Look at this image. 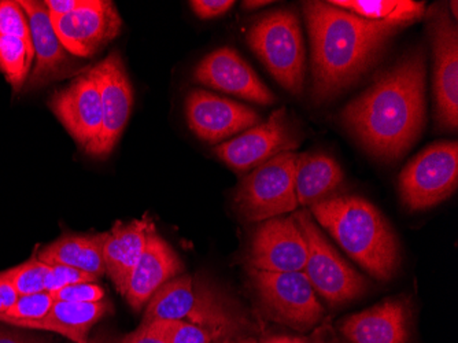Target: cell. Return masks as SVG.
<instances>
[{
  "label": "cell",
  "instance_id": "1",
  "mask_svg": "<svg viewBox=\"0 0 458 343\" xmlns=\"http://www.w3.org/2000/svg\"><path fill=\"white\" fill-rule=\"evenodd\" d=\"M426 74L423 51H411L344 106L342 123L368 153L394 161L418 141L426 123Z\"/></svg>",
  "mask_w": 458,
  "mask_h": 343
},
{
  "label": "cell",
  "instance_id": "2",
  "mask_svg": "<svg viewBox=\"0 0 458 343\" xmlns=\"http://www.w3.org/2000/svg\"><path fill=\"white\" fill-rule=\"evenodd\" d=\"M303 13L310 36L313 97L318 102L341 94L369 71L391 36L400 30L328 2H305Z\"/></svg>",
  "mask_w": 458,
  "mask_h": 343
},
{
  "label": "cell",
  "instance_id": "3",
  "mask_svg": "<svg viewBox=\"0 0 458 343\" xmlns=\"http://www.w3.org/2000/svg\"><path fill=\"white\" fill-rule=\"evenodd\" d=\"M310 213L373 278L390 280L397 273V235L377 206L357 195H335L311 205Z\"/></svg>",
  "mask_w": 458,
  "mask_h": 343
},
{
  "label": "cell",
  "instance_id": "4",
  "mask_svg": "<svg viewBox=\"0 0 458 343\" xmlns=\"http://www.w3.org/2000/svg\"><path fill=\"white\" fill-rule=\"evenodd\" d=\"M154 320H180L224 337L242 335L247 324L231 299L202 279L190 275L172 279L151 296L143 323Z\"/></svg>",
  "mask_w": 458,
  "mask_h": 343
},
{
  "label": "cell",
  "instance_id": "5",
  "mask_svg": "<svg viewBox=\"0 0 458 343\" xmlns=\"http://www.w3.org/2000/svg\"><path fill=\"white\" fill-rule=\"evenodd\" d=\"M247 43L283 89L302 94L306 56L295 13L277 10L259 18L250 30Z\"/></svg>",
  "mask_w": 458,
  "mask_h": 343
},
{
  "label": "cell",
  "instance_id": "6",
  "mask_svg": "<svg viewBox=\"0 0 458 343\" xmlns=\"http://www.w3.org/2000/svg\"><path fill=\"white\" fill-rule=\"evenodd\" d=\"M298 154L283 153L250 172L236 190L233 203L243 220L262 223L297 210L295 165Z\"/></svg>",
  "mask_w": 458,
  "mask_h": 343
},
{
  "label": "cell",
  "instance_id": "7",
  "mask_svg": "<svg viewBox=\"0 0 458 343\" xmlns=\"http://www.w3.org/2000/svg\"><path fill=\"white\" fill-rule=\"evenodd\" d=\"M308 246V260L303 272L311 287L320 294L329 305L349 303L367 293L369 283L364 276L352 270L316 226L310 211L293 214Z\"/></svg>",
  "mask_w": 458,
  "mask_h": 343
},
{
  "label": "cell",
  "instance_id": "8",
  "mask_svg": "<svg viewBox=\"0 0 458 343\" xmlns=\"http://www.w3.org/2000/svg\"><path fill=\"white\" fill-rule=\"evenodd\" d=\"M250 282L265 312L279 323L297 331H308L320 323L324 308L301 272H267L247 268Z\"/></svg>",
  "mask_w": 458,
  "mask_h": 343
},
{
  "label": "cell",
  "instance_id": "9",
  "mask_svg": "<svg viewBox=\"0 0 458 343\" xmlns=\"http://www.w3.org/2000/svg\"><path fill=\"white\" fill-rule=\"evenodd\" d=\"M398 185L409 210H424L444 202L457 190V141H437L424 149L403 167Z\"/></svg>",
  "mask_w": 458,
  "mask_h": 343
},
{
  "label": "cell",
  "instance_id": "10",
  "mask_svg": "<svg viewBox=\"0 0 458 343\" xmlns=\"http://www.w3.org/2000/svg\"><path fill=\"white\" fill-rule=\"evenodd\" d=\"M428 32L434 53L435 120L441 130L458 125V30L444 6L431 7Z\"/></svg>",
  "mask_w": 458,
  "mask_h": 343
},
{
  "label": "cell",
  "instance_id": "11",
  "mask_svg": "<svg viewBox=\"0 0 458 343\" xmlns=\"http://www.w3.org/2000/svg\"><path fill=\"white\" fill-rule=\"evenodd\" d=\"M102 102V128L97 141L86 150L94 157L109 156L120 141L133 106V91L123 59L117 51L89 69Z\"/></svg>",
  "mask_w": 458,
  "mask_h": 343
},
{
  "label": "cell",
  "instance_id": "12",
  "mask_svg": "<svg viewBox=\"0 0 458 343\" xmlns=\"http://www.w3.org/2000/svg\"><path fill=\"white\" fill-rule=\"evenodd\" d=\"M298 144L297 135L288 123L287 110L282 107L265 123L218 144L215 154L239 174H246L279 154L293 153Z\"/></svg>",
  "mask_w": 458,
  "mask_h": 343
},
{
  "label": "cell",
  "instance_id": "13",
  "mask_svg": "<svg viewBox=\"0 0 458 343\" xmlns=\"http://www.w3.org/2000/svg\"><path fill=\"white\" fill-rule=\"evenodd\" d=\"M62 46L72 56L89 58L106 47L121 32L123 20L109 0H84L71 14L51 18Z\"/></svg>",
  "mask_w": 458,
  "mask_h": 343
},
{
  "label": "cell",
  "instance_id": "14",
  "mask_svg": "<svg viewBox=\"0 0 458 343\" xmlns=\"http://www.w3.org/2000/svg\"><path fill=\"white\" fill-rule=\"evenodd\" d=\"M308 246L302 232L290 218L262 221L254 232L247 253V264L267 272H301L305 270Z\"/></svg>",
  "mask_w": 458,
  "mask_h": 343
},
{
  "label": "cell",
  "instance_id": "15",
  "mask_svg": "<svg viewBox=\"0 0 458 343\" xmlns=\"http://www.w3.org/2000/svg\"><path fill=\"white\" fill-rule=\"evenodd\" d=\"M185 116L190 130L200 141L212 144L226 141L261 123L259 116L249 106L203 90L192 91L187 97Z\"/></svg>",
  "mask_w": 458,
  "mask_h": 343
},
{
  "label": "cell",
  "instance_id": "16",
  "mask_svg": "<svg viewBox=\"0 0 458 343\" xmlns=\"http://www.w3.org/2000/svg\"><path fill=\"white\" fill-rule=\"evenodd\" d=\"M48 105L82 149H89L97 141L102 128V102L97 81L89 71L56 91Z\"/></svg>",
  "mask_w": 458,
  "mask_h": 343
},
{
  "label": "cell",
  "instance_id": "17",
  "mask_svg": "<svg viewBox=\"0 0 458 343\" xmlns=\"http://www.w3.org/2000/svg\"><path fill=\"white\" fill-rule=\"evenodd\" d=\"M195 81L259 105H274L276 97L233 48L213 51L195 69Z\"/></svg>",
  "mask_w": 458,
  "mask_h": 343
},
{
  "label": "cell",
  "instance_id": "18",
  "mask_svg": "<svg viewBox=\"0 0 458 343\" xmlns=\"http://www.w3.org/2000/svg\"><path fill=\"white\" fill-rule=\"evenodd\" d=\"M182 272V264L179 255L157 234L156 227H153L148 232L143 255L131 273L123 296L135 311H140L162 286Z\"/></svg>",
  "mask_w": 458,
  "mask_h": 343
},
{
  "label": "cell",
  "instance_id": "19",
  "mask_svg": "<svg viewBox=\"0 0 458 343\" xmlns=\"http://www.w3.org/2000/svg\"><path fill=\"white\" fill-rule=\"evenodd\" d=\"M411 309L406 299L391 298L342 322L349 343H408Z\"/></svg>",
  "mask_w": 458,
  "mask_h": 343
},
{
  "label": "cell",
  "instance_id": "20",
  "mask_svg": "<svg viewBox=\"0 0 458 343\" xmlns=\"http://www.w3.org/2000/svg\"><path fill=\"white\" fill-rule=\"evenodd\" d=\"M18 4L24 10L30 22L35 53L30 85V89H38L69 71L72 65L71 54L59 41L45 2L20 0Z\"/></svg>",
  "mask_w": 458,
  "mask_h": 343
},
{
  "label": "cell",
  "instance_id": "21",
  "mask_svg": "<svg viewBox=\"0 0 458 343\" xmlns=\"http://www.w3.org/2000/svg\"><path fill=\"white\" fill-rule=\"evenodd\" d=\"M154 223L144 216L140 220L131 223H115L112 231L107 232L103 246V260L106 273L114 283L118 293L123 294L128 279L143 255L148 236Z\"/></svg>",
  "mask_w": 458,
  "mask_h": 343
},
{
  "label": "cell",
  "instance_id": "22",
  "mask_svg": "<svg viewBox=\"0 0 458 343\" xmlns=\"http://www.w3.org/2000/svg\"><path fill=\"white\" fill-rule=\"evenodd\" d=\"M109 303H61L55 301L45 319L20 324V329L54 332L74 343H89L87 334L109 312Z\"/></svg>",
  "mask_w": 458,
  "mask_h": 343
},
{
  "label": "cell",
  "instance_id": "23",
  "mask_svg": "<svg viewBox=\"0 0 458 343\" xmlns=\"http://www.w3.org/2000/svg\"><path fill=\"white\" fill-rule=\"evenodd\" d=\"M107 232L95 235H65L38 253L48 265H66L100 278L106 273L103 246Z\"/></svg>",
  "mask_w": 458,
  "mask_h": 343
},
{
  "label": "cell",
  "instance_id": "24",
  "mask_svg": "<svg viewBox=\"0 0 458 343\" xmlns=\"http://www.w3.org/2000/svg\"><path fill=\"white\" fill-rule=\"evenodd\" d=\"M344 182L341 165L323 153H305L297 157L295 193L298 205L311 206L329 198Z\"/></svg>",
  "mask_w": 458,
  "mask_h": 343
},
{
  "label": "cell",
  "instance_id": "25",
  "mask_svg": "<svg viewBox=\"0 0 458 343\" xmlns=\"http://www.w3.org/2000/svg\"><path fill=\"white\" fill-rule=\"evenodd\" d=\"M328 4L364 20L390 25L397 30L413 24L426 12L423 2L411 0H331Z\"/></svg>",
  "mask_w": 458,
  "mask_h": 343
},
{
  "label": "cell",
  "instance_id": "26",
  "mask_svg": "<svg viewBox=\"0 0 458 343\" xmlns=\"http://www.w3.org/2000/svg\"><path fill=\"white\" fill-rule=\"evenodd\" d=\"M35 56L24 41L15 38H0V71L14 92H20L27 81Z\"/></svg>",
  "mask_w": 458,
  "mask_h": 343
},
{
  "label": "cell",
  "instance_id": "27",
  "mask_svg": "<svg viewBox=\"0 0 458 343\" xmlns=\"http://www.w3.org/2000/svg\"><path fill=\"white\" fill-rule=\"evenodd\" d=\"M166 343H213L224 335L180 320H154L141 323Z\"/></svg>",
  "mask_w": 458,
  "mask_h": 343
},
{
  "label": "cell",
  "instance_id": "28",
  "mask_svg": "<svg viewBox=\"0 0 458 343\" xmlns=\"http://www.w3.org/2000/svg\"><path fill=\"white\" fill-rule=\"evenodd\" d=\"M50 265L40 262L38 257L18 267L0 272L7 282L14 287L18 296H30V294L45 293Z\"/></svg>",
  "mask_w": 458,
  "mask_h": 343
},
{
  "label": "cell",
  "instance_id": "29",
  "mask_svg": "<svg viewBox=\"0 0 458 343\" xmlns=\"http://www.w3.org/2000/svg\"><path fill=\"white\" fill-rule=\"evenodd\" d=\"M54 303L55 301L47 291L30 294V296H20L12 308L0 313V322L18 327L27 322L45 319L50 313Z\"/></svg>",
  "mask_w": 458,
  "mask_h": 343
},
{
  "label": "cell",
  "instance_id": "30",
  "mask_svg": "<svg viewBox=\"0 0 458 343\" xmlns=\"http://www.w3.org/2000/svg\"><path fill=\"white\" fill-rule=\"evenodd\" d=\"M0 38L20 39L35 56L30 22H28L27 14L18 2L0 0Z\"/></svg>",
  "mask_w": 458,
  "mask_h": 343
},
{
  "label": "cell",
  "instance_id": "31",
  "mask_svg": "<svg viewBox=\"0 0 458 343\" xmlns=\"http://www.w3.org/2000/svg\"><path fill=\"white\" fill-rule=\"evenodd\" d=\"M97 276L91 273L82 272L77 268L66 267V265H50L46 291L54 293L68 286L79 285V283H95Z\"/></svg>",
  "mask_w": 458,
  "mask_h": 343
},
{
  "label": "cell",
  "instance_id": "32",
  "mask_svg": "<svg viewBox=\"0 0 458 343\" xmlns=\"http://www.w3.org/2000/svg\"><path fill=\"white\" fill-rule=\"evenodd\" d=\"M50 294L54 301L61 303H99L105 299V290L97 283H79Z\"/></svg>",
  "mask_w": 458,
  "mask_h": 343
},
{
  "label": "cell",
  "instance_id": "33",
  "mask_svg": "<svg viewBox=\"0 0 458 343\" xmlns=\"http://www.w3.org/2000/svg\"><path fill=\"white\" fill-rule=\"evenodd\" d=\"M233 4H235L233 0H192L190 2V6L194 10L197 17L202 18V20L220 17L228 10L233 9Z\"/></svg>",
  "mask_w": 458,
  "mask_h": 343
},
{
  "label": "cell",
  "instance_id": "34",
  "mask_svg": "<svg viewBox=\"0 0 458 343\" xmlns=\"http://www.w3.org/2000/svg\"><path fill=\"white\" fill-rule=\"evenodd\" d=\"M84 0H46L45 4L50 13L51 18L62 17L71 14L74 10L81 6Z\"/></svg>",
  "mask_w": 458,
  "mask_h": 343
},
{
  "label": "cell",
  "instance_id": "35",
  "mask_svg": "<svg viewBox=\"0 0 458 343\" xmlns=\"http://www.w3.org/2000/svg\"><path fill=\"white\" fill-rule=\"evenodd\" d=\"M18 293L4 276L0 275V313L14 305L18 299Z\"/></svg>",
  "mask_w": 458,
  "mask_h": 343
},
{
  "label": "cell",
  "instance_id": "36",
  "mask_svg": "<svg viewBox=\"0 0 458 343\" xmlns=\"http://www.w3.org/2000/svg\"><path fill=\"white\" fill-rule=\"evenodd\" d=\"M120 343H166L158 335L153 334L148 327L141 324L132 334L127 335Z\"/></svg>",
  "mask_w": 458,
  "mask_h": 343
},
{
  "label": "cell",
  "instance_id": "37",
  "mask_svg": "<svg viewBox=\"0 0 458 343\" xmlns=\"http://www.w3.org/2000/svg\"><path fill=\"white\" fill-rule=\"evenodd\" d=\"M0 343H46V340L0 329Z\"/></svg>",
  "mask_w": 458,
  "mask_h": 343
},
{
  "label": "cell",
  "instance_id": "38",
  "mask_svg": "<svg viewBox=\"0 0 458 343\" xmlns=\"http://www.w3.org/2000/svg\"><path fill=\"white\" fill-rule=\"evenodd\" d=\"M213 343H257V339L253 337H246V335H228V337L220 338Z\"/></svg>",
  "mask_w": 458,
  "mask_h": 343
},
{
  "label": "cell",
  "instance_id": "39",
  "mask_svg": "<svg viewBox=\"0 0 458 343\" xmlns=\"http://www.w3.org/2000/svg\"><path fill=\"white\" fill-rule=\"evenodd\" d=\"M270 2H264V0H253V2H244L243 6L246 9H257V7L267 6Z\"/></svg>",
  "mask_w": 458,
  "mask_h": 343
},
{
  "label": "cell",
  "instance_id": "40",
  "mask_svg": "<svg viewBox=\"0 0 458 343\" xmlns=\"http://www.w3.org/2000/svg\"><path fill=\"white\" fill-rule=\"evenodd\" d=\"M288 340H290V338L287 337H272L262 343H288Z\"/></svg>",
  "mask_w": 458,
  "mask_h": 343
},
{
  "label": "cell",
  "instance_id": "41",
  "mask_svg": "<svg viewBox=\"0 0 458 343\" xmlns=\"http://www.w3.org/2000/svg\"><path fill=\"white\" fill-rule=\"evenodd\" d=\"M450 6H452L453 9V15H454V17L457 18V2H452V4H450Z\"/></svg>",
  "mask_w": 458,
  "mask_h": 343
},
{
  "label": "cell",
  "instance_id": "42",
  "mask_svg": "<svg viewBox=\"0 0 458 343\" xmlns=\"http://www.w3.org/2000/svg\"><path fill=\"white\" fill-rule=\"evenodd\" d=\"M288 343H309L306 340L298 339V338H293V339L288 340Z\"/></svg>",
  "mask_w": 458,
  "mask_h": 343
},
{
  "label": "cell",
  "instance_id": "43",
  "mask_svg": "<svg viewBox=\"0 0 458 343\" xmlns=\"http://www.w3.org/2000/svg\"><path fill=\"white\" fill-rule=\"evenodd\" d=\"M92 343H94V342H92Z\"/></svg>",
  "mask_w": 458,
  "mask_h": 343
}]
</instances>
